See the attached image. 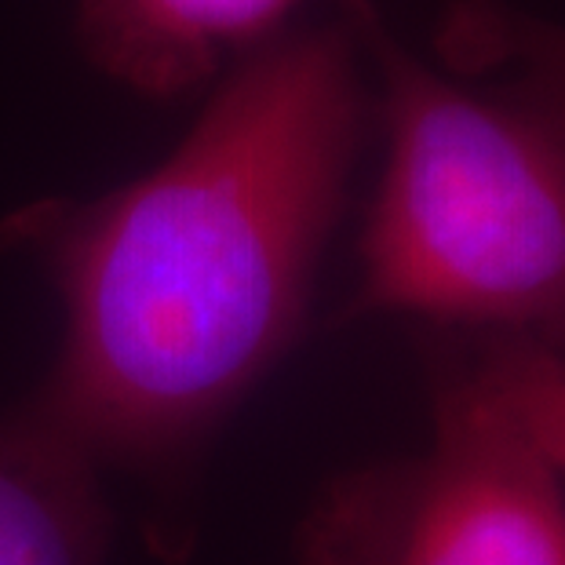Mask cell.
Returning <instances> with one entry per match:
<instances>
[{"label": "cell", "instance_id": "7", "mask_svg": "<svg viewBox=\"0 0 565 565\" xmlns=\"http://www.w3.org/2000/svg\"><path fill=\"white\" fill-rule=\"evenodd\" d=\"M460 372L555 467L565 486V358L544 347L482 335Z\"/></svg>", "mask_w": 565, "mask_h": 565}, {"label": "cell", "instance_id": "3", "mask_svg": "<svg viewBox=\"0 0 565 565\" xmlns=\"http://www.w3.org/2000/svg\"><path fill=\"white\" fill-rule=\"evenodd\" d=\"M310 565H565V486L533 441L449 362L419 460L324 503Z\"/></svg>", "mask_w": 565, "mask_h": 565}, {"label": "cell", "instance_id": "1", "mask_svg": "<svg viewBox=\"0 0 565 565\" xmlns=\"http://www.w3.org/2000/svg\"><path fill=\"white\" fill-rule=\"evenodd\" d=\"M369 121L351 30L292 26L215 81L150 172L4 215L0 245L55 281L66 340L0 449L92 486L194 456L303 332Z\"/></svg>", "mask_w": 565, "mask_h": 565}, {"label": "cell", "instance_id": "2", "mask_svg": "<svg viewBox=\"0 0 565 565\" xmlns=\"http://www.w3.org/2000/svg\"><path fill=\"white\" fill-rule=\"evenodd\" d=\"M332 4L383 128L347 318H427L565 358V106L471 88L416 55L380 0Z\"/></svg>", "mask_w": 565, "mask_h": 565}, {"label": "cell", "instance_id": "6", "mask_svg": "<svg viewBox=\"0 0 565 565\" xmlns=\"http://www.w3.org/2000/svg\"><path fill=\"white\" fill-rule=\"evenodd\" d=\"M103 540L99 489L0 449V565H95Z\"/></svg>", "mask_w": 565, "mask_h": 565}, {"label": "cell", "instance_id": "5", "mask_svg": "<svg viewBox=\"0 0 565 565\" xmlns=\"http://www.w3.org/2000/svg\"><path fill=\"white\" fill-rule=\"evenodd\" d=\"M438 66L565 106V22L511 0H452L435 30Z\"/></svg>", "mask_w": 565, "mask_h": 565}, {"label": "cell", "instance_id": "4", "mask_svg": "<svg viewBox=\"0 0 565 565\" xmlns=\"http://www.w3.org/2000/svg\"><path fill=\"white\" fill-rule=\"evenodd\" d=\"M296 8L299 0H77L74 41L103 77L168 103L278 41Z\"/></svg>", "mask_w": 565, "mask_h": 565}]
</instances>
